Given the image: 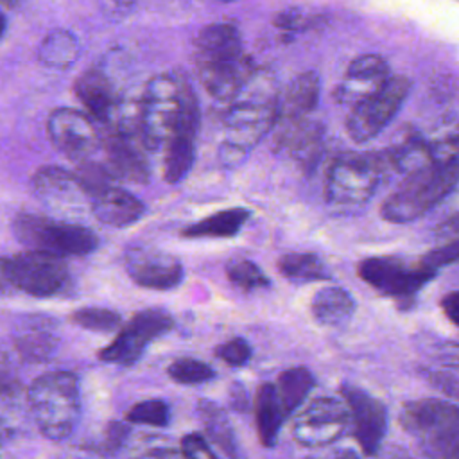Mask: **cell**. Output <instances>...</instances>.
Instances as JSON below:
<instances>
[{
    "label": "cell",
    "mask_w": 459,
    "mask_h": 459,
    "mask_svg": "<svg viewBox=\"0 0 459 459\" xmlns=\"http://www.w3.org/2000/svg\"><path fill=\"white\" fill-rule=\"evenodd\" d=\"M138 134L147 152H156L178 134L195 138L201 120L199 100L178 72L151 77L138 99Z\"/></svg>",
    "instance_id": "1"
},
{
    "label": "cell",
    "mask_w": 459,
    "mask_h": 459,
    "mask_svg": "<svg viewBox=\"0 0 459 459\" xmlns=\"http://www.w3.org/2000/svg\"><path fill=\"white\" fill-rule=\"evenodd\" d=\"M278 90L267 72H255L228 102L224 115V138L219 160L224 167H237L264 136L274 129L278 117Z\"/></svg>",
    "instance_id": "2"
},
{
    "label": "cell",
    "mask_w": 459,
    "mask_h": 459,
    "mask_svg": "<svg viewBox=\"0 0 459 459\" xmlns=\"http://www.w3.org/2000/svg\"><path fill=\"white\" fill-rule=\"evenodd\" d=\"M194 63L203 88L219 102H230L249 75L253 61L244 54L242 38L231 23H212L194 41Z\"/></svg>",
    "instance_id": "3"
},
{
    "label": "cell",
    "mask_w": 459,
    "mask_h": 459,
    "mask_svg": "<svg viewBox=\"0 0 459 459\" xmlns=\"http://www.w3.org/2000/svg\"><path fill=\"white\" fill-rule=\"evenodd\" d=\"M457 185V160L436 161L403 176L398 188L380 206L382 219L403 224L423 217Z\"/></svg>",
    "instance_id": "4"
},
{
    "label": "cell",
    "mask_w": 459,
    "mask_h": 459,
    "mask_svg": "<svg viewBox=\"0 0 459 459\" xmlns=\"http://www.w3.org/2000/svg\"><path fill=\"white\" fill-rule=\"evenodd\" d=\"M27 403L38 430L47 439H66L81 416L77 377L68 371L39 375L27 391Z\"/></svg>",
    "instance_id": "5"
},
{
    "label": "cell",
    "mask_w": 459,
    "mask_h": 459,
    "mask_svg": "<svg viewBox=\"0 0 459 459\" xmlns=\"http://www.w3.org/2000/svg\"><path fill=\"white\" fill-rule=\"evenodd\" d=\"M402 429L427 459H457L459 411L443 398H418L403 403Z\"/></svg>",
    "instance_id": "6"
},
{
    "label": "cell",
    "mask_w": 459,
    "mask_h": 459,
    "mask_svg": "<svg viewBox=\"0 0 459 459\" xmlns=\"http://www.w3.org/2000/svg\"><path fill=\"white\" fill-rule=\"evenodd\" d=\"M391 174L384 152L337 154L326 170L325 197L335 206H359L368 203L384 178Z\"/></svg>",
    "instance_id": "7"
},
{
    "label": "cell",
    "mask_w": 459,
    "mask_h": 459,
    "mask_svg": "<svg viewBox=\"0 0 459 459\" xmlns=\"http://www.w3.org/2000/svg\"><path fill=\"white\" fill-rule=\"evenodd\" d=\"M13 233L27 249L45 251L61 258L84 256L93 253L99 246V238L90 228L36 213L16 215Z\"/></svg>",
    "instance_id": "8"
},
{
    "label": "cell",
    "mask_w": 459,
    "mask_h": 459,
    "mask_svg": "<svg viewBox=\"0 0 459 459\" xmlns=\"http://www.w3.org/2000/svg\"><path fill=\"white\" fill-rule=\"evenodd\" d=\"M357 273L377 292L396 299L400 305L412 303L416 294L436 276L420 260L409 264L400 256H369L359 262Z\"/></svg>",
    "instance_id": "9"
},
{
    "label": "cell",
    "mask_w": 459,
    "mask_h": 459,
    "mask_svg": "<svg viewBox=\"0 0 459 459\" xmlns=\"http://www.w3.org/2000/svg\"><path fill=\"white\" fill-rule=\"evenodd\" d=\"M411 81L403 75L389 77L377 91L351 106L346 118V131L357 143L375 138L398 113L411 91Z\"/></svg>",
    "instance_id": "10"
},
{
    "label": "cell",
    "mask_w": 459,
    "mask_h": 459,
    "mask_svg": "<svg viewBox=\"0 0 459 459\" xmlns=\"http://www.w3.org/2000/svg\"><path fill=\"white\" fill-rule=\"evenodd\" d=\"M174 326L172 316L163 308H145L136 312L126 326L118 328L117 337L99 350V359L108 364L133 366L140 360L145 348Z\"/></svg>",
    "instance_id": "11"
},
{
    "label": "cell",
    "mask_w": 459,
    "mask_h": 459,
    "mask_svg": "<svg viewBox=\"0 0 459 459\" xmlns=\"http://www.w3.org/2000/svg\"><path fill=\"white\" fill-rule=\"evenodd\" d=\"M14 289L36 298H50L66 289L70 271L65 258L45 251L27 249L9 258Z\"/></svg>",
    "instance_id": "12"
},
{
    "label": "cell",
    "mask_w": 459,
    "mask_h": 459,
    "mask_svg": "<svg viewBox=\"0 0 459 459\" xmlns=\"http://www.w3.org/2000/svg\"><path fill=\"white\" fill-rule=\"evenodd\" d=\"M350 427V414L342 400L321 396L307 403L292 423L296 443L307 448H325L335 443Z\"/></svg>",
    "instance_id": "13"
},
{
    "label": "cell",
    "mask_w": 459,
    "mask_h": 459,
    "mask_svg": "<svg viewBox=\"0 0 459 459\" xmlns=\"http://www.w3.org/2000/svg\"><path fill=\"white\" fill-rule=\"evenodd\" d=\"M47 133L57 151L84 161L100 147V131L90 115L74 108H57L48 115Z\"/></svg>",
    "instance_id": "14"
},
{
    "label": "cell",
    "mask_w": 459,
    "mask_h": 459,
    "mask_svg": "<svg viewBox=\"0 0 459 459\" xmlns=\"http://www.w3.org/2000/svg\"><path fill=\"white\" fill-rule=\"evenodd\" d=\"M341 396L350 414L351 432L366 455H375L387 430V407L364 389L342 384Z\"/></svg>",
    "instance_id": "15"
},
{
    "label": "cell",
    "mask_w": 459,
    "mask_h": 459,
    "mask_svg": "<svg viewBox=\"0 0 459 459\" xmlns=\"http://www.w3.org/2000/svg\"><path fill=\"white\" fill-rule=\"evenodd\" d=\"M124 265L131 280L145 289L169 290L181 283V262L161 249L149 246H131L124 253Z\"/></svg>",
    "instance_id": "16"
},
{
    "label": "cell",
    "mask_w": 459,
    "mask_h": 459,
    "mask_svg": "<svg viewBox=\"0 0 459 459\" xmlns=\"http://www.w3.org/2000/svg\"><path fill=\"white\" fill-rule=\"evenodd\" d=\"M100 145L106 152V167L117 179H126L131 183L149 181V163L145 158V149L142 142L134 136H127L108 129L100 133Z\"/></svg>",
    "instance_id": "17"
},
{
    "label": "cell",
    "mask_w": 459,
    "mask_h": 459,
    "mask_svg": "<svg viewBox=\"0 0 459 459\" xmlns=\"http://www.w3.org/2000/svg\"><path fill=\"white\" fill-rule=\"evenodd\" d=\"M389 65L378 54H364L355 57L337 88V99L350 106L377 91L389 79Z\"/></svg>",
    "instance_id": "18"
},
{
    "label": "cell",
    "mask_w": 459,
    "mask_h": 459,
    "mask_svg": "<svg viewBox=\"0 0 459 459\" xmlns=\"http://www.w3.org/2000/svg\"><path fill=\"white\" fill-rule=\"evenodd\" d=\"M90 208L97 221L111 228H127L145 212L143 203L136 195L113 183L90 197Z\"/></svg>",
    "instance_id": "19"
},
{
    "label": "cell",
    "mask_w": 459,
    "mask_h": 459,
    "mask_svg": "<svg viewBox=\"0 0 459 459\" xmlns=\"http://www.w3.org/2000/svg\"><path fill=\"white\" fill-rule=\"evenodd\" d=\"M278 127L276 147L285 151L292 160L301 163L303 167H312L323 147V127L317 122L298 120V122H283L274 124Z\"/></svg>",
    "instance_id": "20"
},
{
    "label": "cell",
    "mask_w": 459,
    "mask_h": 459,
    "mask_svg": "<svg viewBox=\"0 0 459 459\" xmlns=\"http://www.w3.org/2000/svg\"><path fill=\"white\" fill-rule=\"evenodd\" d=\"M74 91L86 111L100 124H106L111 118L120 99L111 79L100 68H90L81 74L74 84Z\"/></svg>",
    "instance_id": "21"
},
{
    "label": "cell",
    "mask_w": 459,
    "mask_h": 459,
    "mask_svg": "<svg viewBox=\"0 0 459 459\" xmlns=\"http://www.w3.org/2000/svg\"><path fill=\"white\" fill-rule=\"evenodd\" d=\"M321 81L316 72H305L298 75L278 97V117L276 124L305 120L310 115L319 100Z\"/></svg>",
    "instance_id": "22"
},
{
    "label": "cell",
    "mask_w": 459,
    "mask_h": 459,
    "mask_svg": "<svg viewBox=\"0 0 459 459\" xmlns=\"http://www.w3.org/2000/svg\"><path fill=\"white\" fill-rule=\"evenodd\" d=\"M32 186L36 195L48 204H77L86 197L75 172L61 167H41L32 178Z\"/></svg>",
    "instance_id": "23"
},
{
    "label": "cell",
    "mask_w": 459,
    "mask_h": 459,
    "mask_svg": "<svg viewBox=\"0 0 459 459\" xmlns=\"http://www.w3.org/2000/svg\"><path fill=\"white\" fill-rule=\"evenodd\" d=\"M14 346L22 359L27 362L48 360L57 350V335L54 333V323L47 317L32 316L20 326L14 335Z\"/></svg>",
    "instance_id": "24"
},
{
    "label": "cell",
    "mask_w": 459,
    "mask_h": 459,
    "mask_svg": "<svg viewBox=\"0 0 459 459\" xmlns=\"http://www.w3.org/2000/svg\"><path fill=\"white\" fill-rule=\"evenodd\" d=\"M355 312V299L342 287H323L310 301V314L321 326H341Z\"/></svg>",
    "instance_id": "25"
},
{
    "label": "cell",
    "mask_w": 459,
    "mask_h": 459,
    "mask_svg": "<svg viewBox=\"0 0 459 459\" xmlns=\"http://www.w3.org/2000/svg\"><path fill=\"white\" fill-rule=\"evenodd\" d=\"M197 414L203 421L208 439L230 459H240V446L224 409L210 400H199Z\"/></svg>",
    "instance_id": "26"
},
{
    "label": "cell",
    "mask_w": 459,
    "mask_h": 459,
    "mask_svg": "<svg viewBox=\"0 0 459 459\" xmlns=\"http://www.w3.org/2000/svg\"><path fill=\"white\" fill-rule=\"evenodd\" d=\"M251 217V212L242 206L226 208L217 213H212L197 222L188 224L181 230L185 238H201V237H215V238H230L235 237L242 226Z\"/></svg>",
    "instance_id": "27"
},
{
    "label": "cell",
    "mask_w": 459,
    "mask_h": 459,
    "mask_svg": "<svg viewBox=\"0 0 459 459\" xmlns=\"http://www.w3.org/2000/svg\"><path fill=\"white\" fill-rule=\"evenodd\" d=\"M255 418L260 443L265 448H273L276 445L281 423L287 418L278 402L274 384L265 382L258 387L255 400Z\"/></svg>",
    "instance_id": "28"
},
{
    "label": "cell",
    "mask_w": 459,
    "mask_h": 459,
    "mask_svg": "<svg viewBox=\"0 0 459 459\" xmlns=\"http://www.w3.org/2000/svg\"><path fill=\"white\" fill-rule=\"evenodd\" d=\"M314 385L316 378L312 371L305 366H294L278 375L274 391L285 416H290L305 402L307 394L314 389Z\"/></svg>",
    "instance_id": "29"
},
{
    "label": "cell",
    "mask_w": 459,
    "mask_h": 459,
    "mask_svg": "<svg viewBox=\"0 0 459 459\" xmlns=\"http://www.w3.org/2000/svg\"><path fill=\"white\" fill-rule=\"evenodd\" d=\"M79 57V43L75 36L65 29H56L48 32L39 48L38 59L54 70H66L70 68Z\"/></svg>",
    "instance_id": "30"
},
{
    "label": "cell",
    "mask_w": 459,
    "mask_h": 459,
    "mask_svg": "<svg viewBox=\"0 0 459 459\" xmlns=\"http://www.w3.org/2000/svg\"><path fill=\"white\" fill-rule=\"evenodd\" d=\"M195 138L192 136H172L163 151V179L170 185L179 183L192 169L195 160Z\"/></svg>",
    "instance_id": "31"
},
{
    "label": "cell",
    "mask_w": 459,
    "mask_h": 459,
    "mask_svg": "<svg viewBox=\"0 0 459 459\" xmlns=\"http://www.w3.org/2000/svg\"><path fill=\"white\" fill-rule=\"evenodd\" d=\"M276 267L290 280L323 281L332 278L326 264L316 253H285L278 258Z\"/></svg>",
    "instance_id": "32"
},
{
    "label": "cell",
    "mask_w": 459,
    "mask_h": 459,
    "mask_svg": "<svg viewBox=\"0 0 459 459\" xmlns=\"http://www.w3.org/2000/svg\"><path fill=\"white\" fill-rule=\"evenodd\" d=\"M226 276L228 280L238 287L240 290H256V289H265L271 285V280L267 278V274L251 260L246 258H238V260H231L226 265Z\"/></svg>",
    "instance_id": "33"
},
{
    "label": "cell",
    "mask_w": 459,
    "mask_h": 459,
    "mask_svg": "<svg viewBox=\"0 0 459 459\" xmlns=\"http://www.w3.org/2000/svg\"><path fill=\"white\" fill-rule=\"evenodd\" d=\"M70 321L91 332H115L122 326L120 314L102 307H82L70 316Z\"/></svg>",
    "instance_id": "34"
},
{
    "label": "cell",
    "mask_w": 459,
    "mask_h": 459,
    "mask_svg": "<svg viewBox=\"0 0 459 459\" xmlns=\"http://www.w3.org/2000/svg\"><path fill=\"white\" fill-rule=\"evenodd\" d=\"M167 373L174 382L185 384V385L204 384L215 377V371L212 369V366L192 357H181L172 360L167 368Z\"/></svg>",
    "instance_id": "35"
},
{
    "label": "cell",
    "mask_w": 459,
    "mask_h": 459,
    "mask_svg": "<svg viewBox=\"0 0 459 459\" xmlns=\"http://www.w3.org/2000/svg\"><path fill=\"white\" fill-rule=\"evenodd\" d=\"M127 423L151 425V427H167L170 421V409L160 398H149L134 403L126 412Z\"/></svg>",
    "instance_id": "36"
},
{
    "label": "cell",
    "mask_w": 459,
    "mask_h": 459,
    "mask_svg": "<svg viewBox=\"0 0 459 459\" xmlns=\"http://www.w3.org/2000/svg\"><path fill=\"white\" fill-rule=\"evenodd\" d=\"M213 353L224 364L240 368V366L247 364V360L251 359V346L244 337H233V339L219 344Z\"/></svg>",
    "instance_id": "37"
},
{
    "label": "cell",
    "mask_w": 459,
    "mask_h": 459,
    "mask_svg": "<svg viewBox=\"0 0 459 459\" xmlns=\"http://www.w3.org/2000/svg\"><path fill=\"white\" fill-rule=\"evenodd\" d=\"M127 436H129V427L126 423H122V421H109L108 427L104 429L102 439L99 441L95 450L99 454H104V455L117 454L122 448V445L126 443Z\"/></svg>",
    "instance_id": "38"
},
{
    "label": "cell",
    "mask_w": 459,
    "mask_h": 459,
    "mask_svg": "<svg viewBox=\"0 0 459 459\" xmlns=\"http://www.w3.org/2000/svg\"><path fill=\"white\" fill-rule=\"evenodd\" d=\"M457 240L455 238H452L450 242H446V244H443V246H439V247H434V249H430L429 253H425L421 258H420V262L425 265V267H429L432 273H436L437 274V271L441 269V267H445V265H448V264H454L455 260H457Z\"/></svg>",
    "instance_id": "39"
},
{
    "label": "cell",
    "mask_w": 459,
    "mask_h": 459,
    "mask_svg": "<svg viewBox=\"0 0 459 459\" xmlns=\"http://www.w3.org/2000/svg\"><path fill=\"white\" fill-rule=\"evenodd\" d=\"M179 452H181L183 459H217V455L210 448V443L199 432L185 434L181 437Z\"/></svg>",
    "instance_id": "40"
},
{
    "label": "cell",
    "mask_w": 459,
    "mask_h": 459,
    "mask_svg": "<svg viewBox=\"0 0 459 459\" xmlns=\"http://www.w3.org/2000/svg\"><path fill=\"white\" fill-rule=\"evenodd\" d=\"M273 23H274L278 29H281V30H299V29H303V27L308 25V18H307V14L303 13V9H299V7H289V9L280 11V13L274 16Z\"/></svg>",
    "instance_id": "41"
},
{
    "label": "cell",
    "mask_w": 459,
    "mask_h": 459,
    "mask_svg": "<svg viewBox=\"0 0 459 459\" xmlns=\"http://www.w3.org/2000/svg\"><path fill=\"white\" fill-rule=\"evenodd\" d=\"M441 308H443L445 316L448 317V321L452 325H457L459 323V292L457 290H450L441 299Z\"/></svg>",
    "instance_id": "42"
},
{
    "label": "cell",
    "mask_w": 459,
    "mask_h": 459,
    "mask_svg": "<svg viewBox=\"0 0 459 459\" xmlns=\"http://www.w3.org/2000/svg\"><path fill=\"white\" fill-rule=\"evenodd\" d=\"M133 459H183L181 452L176 448H169V446H156V448H149L140 452L138 455H134Z\"/></svg>",
    "instance_id": "43"
},
{
    "label": "cell",
    "mask_w": 459,
    "mask_h": 459,
    "mask_svg": "<svg viewBox=\"0 0 459 459\" xmlns=\"http://www.w3.org/2000/svg\"><path fill=\"white\" fill-rule=\"evenodd\" d=\"M230 400H231V407L238 412H246L247 411V396H246V387L240 385L238 382L233 384L231 391H230Z\"/></svg>",
    "instance_id": "44"
},
{
    "label": "cell",
    "mask_w": 459,
    "mask_h": 459,
    "mask_svg": "<svg viewBox=\"0 0 459 459\" xmlns=\"http://www.w3.org/2000/svg\"><path fill=\"white\" fill-rule=\"evenodd\" d=\"M307 459H360L359 454L351 448H335L330 452H323L317 455H310Z\"/></svg>",
    "instance_id": "45"
},
{
    "label": "cell",
    "mask_w": 459,
    "mask_h": 459,
    "mask_svg": "<svg viewBox=\"0 0 459 459\" xmlns=\"http://www.w3.org/2000/svg\"><path fill=\"white\" fill-rule=\"evenodd\" d=\"M13 281H11V269H9V258L0 256V296L11 292Z\"/></svg>",
    "instance_id": "46"
},
{
    "label": "cell",
    "mask_w": 459,
    "mask_h": 459,
    "mask_svg": "<svg viewBox=\"0 0 459 459\" xmlns=\"http://www.w3.org/2000/svg\"><path fill=\"white\" fill-rule=\"evenodd\" d=\"M134 0H104V7L109 13L115 14H126L127 11H131Z\"/></svg>",
    "instance_id": "47"
},
{
    "label": "cell",
    "mask_w": 459,
    "mask_h": 459,
    "mask_svg": "<svg viewBox=\"0 0 459 459\" xmlns=\"http://www.w3.org/2000/svg\"><path fill=\"white\" fill-rule=\"evenodd\" d=\"M4 32H5V18H4V14L0 11V39L4 38Z\"/></svg>",
    "instance_id": "48"
},
{
    "label": "cell",
    "mask_w": 459,
    "mask_h": 459,
    "mask_svg": "<svg viewBox=\"0 0 459 459\" xmlns=\"http://www.w3.org/2000/svg\"><path fill=\"white\" fill-rule=\"evenodd\" d=\"M20 0H0V4H4V5H7V7H13V5H16Z\"/></svg>",
    "instance_id": "49"
},
{
    "label": "cell",
    "mask_w": 459,
    "mask_h": 459,
    "mask_svg": "<svg viewBox=\"0 0 459 459\" xmlns=\"http://www.w3.org/2000/svg\"><path fill=\"white\" fill-rule=\"evenodd\" d=\"M403 459H405V457H403Z\"/></svg>",
    "instance_id": "50"
}]
</instances>
